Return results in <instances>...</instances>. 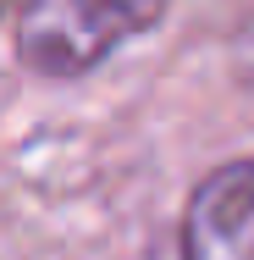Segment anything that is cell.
Instances as JSON below:
<instances>
[{"mask_svg":"<svg viewBox=\"0 0 254 260\" xmlns=\"http://www.w3.org/2000/svg\"><path fill=\"white\" fill-rule=\"evenodd\" d=\"M171 0H17L11 50L33 78L72 83L150 34Z\"/></svg>","mask_w":254,"mask_h":260,"instance_id":"cell-1","label":"cell"},{"mask_svg":"<svg viewBox=\"0 0 254 260\" xmlns=\"http://www.w3.org/2000/svg\"><path fill=\"white\" fill-rule=\"evenodd\" d=\"M183 260H254V160H227L188 194Z\"/></svg>","mask_w":254,"mask_h":260,"instance_id":"cell-2","label":"cell"}]
</instances>
